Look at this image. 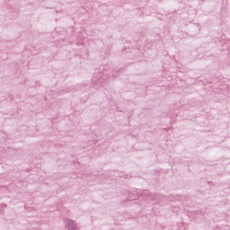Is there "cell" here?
I'll use <instances>...</instances> for the list:
<instances>
[{
	"label": "cell",
	"mask_w": 230,
	"mask_h": 230,
	"mask_svg": "<svg viewBox=\"0 0 230 230\" xmlns=\"http://www.w3.org/2000/svg\"><path fill=\"white\" fill-rule=\"evenodd\" d=\"M67 228L68 230H77L78 225L75 221L71 220H67Z\"/></svg>",
	"instance_id": "cell-1"
}]
</instances>
